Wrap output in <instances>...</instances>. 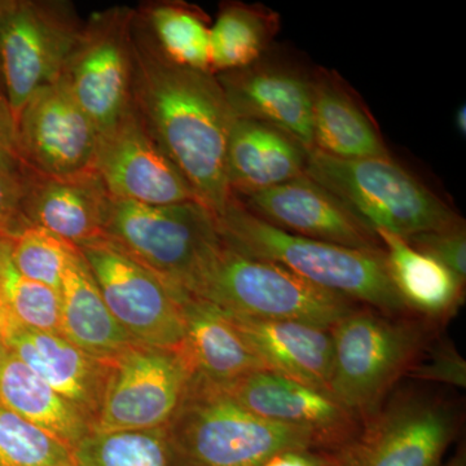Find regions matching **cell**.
<instances>
[{
  "mask_svg": "<svg viewBox=\"0 0 466 466\" xmlns=\"http://www.w3.org/2000/svg\"><path fill=\"white\" fill-rule=\"evenodd\" d=\"M389 271L404 305L416 317L441 325L458 314L465 285L447 267L410 247L404 238L376 231Z\"/></svg>",
  "mask_w": 466,
  "mask_h": 466,
  "instance_id": "d4e9b609",
  "label": "cell"
},
{
  "mask_svg": "<svg viewBox=\"0 0 466 466\" xmlns=\"http://www.w3.org/2000/svg\"><path fill=\"white\" fill-rule=\"evenodd\" d=\"M110 314L137 345L177 348L184 324L175 288L108 238L78 248Z\"/></svg>",
  "mask_w": 466,
  "mask_h": 466,
  "instance_id": "7c38bea8",
  "label": "cell"
},
{
  "mask_svg": "<svg viewBox=\"0 0 466 466\" xmlns=\"http://www.w3.org/2000/svg\"><path fill=\"white\" fill-rule=\"evenodd\" d=\"M308 152L272 126L235 118L227 146L229 192L244 196L296 179L305 174Z\"/></svg>",
  "mask_w": 466,
  "mask_h": 466,
  "instance_id": "7402d4cb",
  "label": "cell"
},
{
  "mask_svg": "<svg viewBox=\"0 0 466 466\" xmlns=\"http://www.w3.org/2000/svg\"><path fill=\"white\" fill-rule=\"evenodd\" d=\"M25 167L18 146L16 122L8 106H0V171L23 173Z\"/></svg>",
  "mask_w": 466,
  "mask_h": 466,
  "instance_id": "d590c367",
  "label": "cell"
},
{
  "mask_svg": "<svg viewBox=\"0 0 466 466\" xmlns=\"http://www.w3.org/2000/svg\"><path fill=\"white\" fill-rule=\"evenodd\" d=\"M456 127H458L459 133L465 135L466 133V108L465 106H460L455 116Z\"/></svg>",
  "mask_w": 466,
  "mask_h": 466,
  "instance_id": "60d3db41",
  "label": "cell"
},
{
  "mask_svg": "<svg viewBox=\"0 0 466 466\" xmlns=\"http://www.w3.org/2000/svg\"><path fill=\"white\" fill-rule=\"evenodd\" d=\"M183 290L231 314L300 321L327 330L361 306L283 266L242 256L220 238L204 254Z\"/></svg>",
  "mask_w": 466,
  "mask_h": 466,
  "instance_id": "277c9868",
  "label": "cell"
},
{
  "mask_svg": "<svg viewBox=\"0 0 466 466\" xmlns=\"http://www.w3.org/2000/svg\"><path fill=\"white\" fill-rule=\"evenodd\" d=\"M440 328L416 315L391 317L359 306L330 329L329 394L363 422L407 377Z\"/></svg>",
  "mask_w": 466,
  "mask_h": 466,
  "instance_id": "5b68a950",
  "label": "cell"
},
{
  "mask_svg": "<svg viewBox=\"0 0 466 466\" xmlns=\"http://www.w3.org/2000/svg\"><path fill=\"white\" fill-rule=\"evenodd\" d=\"M462 413L440 392L392 391L349 441L320 453L323 466H440L459 437Z\"/></svg>",
  "mask_w": 466,
  "mask_h": 466,
  "instance_id": "52a82bcc",
  "label": "cell"
},
{
  "mask_svg": "<svg viewBox=\"0 0 466 466\" xmlns=\"http://www.w3.org/2000/svg\"><path fill=\"white\" fill-rule=\"evenodd\" d=\"M84 24L72 3L18 0L0 29V69L15 122L34 92L60 78Z\"/></svg>",
  "mask_w": 466,
  "mask_h": 466,
  "instance_id": "9c48e42d",
  "label": "cell"
},
{
  "mask_svg": "<svg viewBox=\"0 0 466 466\" xmlns=\"http://www.w3.org/2000/svg\"><path fill=\"white\" fill-rule=\"evenodd\" d=\"M60 334L103 361H112L135 345L110 314L78 248L67 258L61 279Z\"/></svg>",
  "mask_w": 466,
  "mask_h": 466,
  "instance_id": "603a6c76",
  "label": "cell"
},
{
  "mask_svg": "<svg viewBox=\"0 0 466 466\" xmlns=\"http://www.w3.org/2000/svg\"><path fill=\"white\" fill-rule=\"evenodd\" d=\"M0 404L73 452L92 433L90 421L9 350L0 366Z\"/></svg>",
  "mask_w": 466,
  "mask_h": 466,
  "instance_id": "484cf974",
  "label": "cell"
},
{
  "mask_svg": "<svg viewBox=\"0 0 466 466\" xmlns=\"http://www.w3.org/2000/svg\"><path fill=\"white\" fill-rule=\"evenodd\" d=\"M8 106V101L5 96V84H3L2 69H0V106Z\"/></svg>",
  "mask_w": 466,
  "mask_h": 466,
  "instance_id": "b9f144b4",
  "label": "cell"
},
{
  "mask_svg": "<svg viewBox=\"0 0 466 466\" xmlns=\"http://www.w3.org/2000/svg\"><path fill=\"white\" fill-rule=\"evenodd\" d=\"M103 231L177 289H183L204 254L220 238L216 216L201 202L144 205L110 196Z\"/></svg>",
  "mask_w": 466,
  "mask_h": 466,
  "instance_id": "ba28073f",
  "label": "cell"
},
{
  "mask_svg": "<svg viewBox=\"0 0 466 466\" xmlns=\"http://www.w3.org/2000/svg\"><path fill=\"white\" fill-rule=\"evenodd\" d=\"M5 341L9 351L73 404L94 429L108 380L109 361L91 357L60 333L16 324L5 323Z\"/></svg>",
  "mask_w": 466,
  "mask_h": 466,
  "instance_id": "d6986e66",
  "label": "cell"
},
{
  "mask_svg": "<svg viewBox=\"0 0 466 466\" xmlns=\"http://www.w3.org/2000/svg\"><path fill=\"white\" fill-rule=\"evenodd\" d=\"M420 253L431 257L447 267L456 278L466 283V232L464 223L437 229V231L419 233L404 238Z\"/></svg>",
  "mask_w": 466,
  "mask_h": 466,
  "instance_id": "836d02e7",
  "label": "cell"
},
{
  "mask_svg": "<svg viewBox=\"0 0 466 466\" xmlns=\"http://www.w3.org/2000/svg\"><path fill=\"white\" fill-rule=\"evenodd\" d=\"M131 106L201 204L219 214L232 196L227 146L235 116L217 76L168 61L137 11Z\"/></svg>",
  "mask_w": 466,
  "mask_h": 466,
  "instance_id": "6da1fadb",
  "label": "cell"
},
{
  "mask_svg": "<svg viewBox=\"0 0 466 466\" xmlns=\"http://www.w3.org/2000/svg\"><path fill=\"white\" fill-rule=\"evenodd\" d=\"M16 125L26 167L47 175L91 170L99 131L63 79L34 92Z\"/></svg>",
  "mask_w": 466,
  "mask_h": 466,
  "instance_id": "5bb4252c",
  "label": "cell"
},
{
  "mask_svg": "<svg viewBox=\"0 0 466 466\" xmlns=\"http://www.w3.org/2000/svg\"><path fill=\"white\" fill-rule=\"evenodd\" d=\"M24 179L21 213L27 226L47 229L76 248L106 238L103 225L109 195L92 168L47 175L26 167Z\"/></svg>",
  "mask_w": 466,
  "mask_h": 466,
  "instance_id": "ac0fdd59",
  "label": "cell"
},
{
  "mask_svg": "<svg viewBox=\"0 0 466 466\" xmlns=\"http://www.w3.org/2000/svg\"><path fill=\"white\" fill-rule=\"evenodd\" d=\"M165 429L171 466H262L289 451L332 450L314 431L254 415L225 389L195 375Z\"/></svg>",
  "mask_w": 466,
  "mask_h": 466,
  "instance_id": "3957f363",
  "label": "cell"
},
{
  "mask_svg": "<svg viewBox=\"0 0 466 466\" xmlns=\"http://www.w3.org/2000/svg\"><path fill=\"white\" fill-rule=\"evenodd\" d=\"M92 170L110 198L118 200L144 205L201 202L133 106L116 124L100 131Z\"/></svg>",
  "mask_w": 466,
  "mask_h": 466,
  "instance_id": "4fadbf2b",
  "label": "cell"
},
{
  "mask_svg": "<svg viewBox=\"0 0 466 466\" xmlns=\"http://www.w3.org/2000/svg\"><path fill=\"white\" fill-rule=\"evenodd\" d=\"M216 76L235 118L263 122L289 135L306 150L314 149L311 76L262 58Z\"/></svg>",
  "mask_w": 466,
  "mask_h": 466,
  "instance_id": "2e32d148",
  "label": "cell"
},
{
  "mask_svg": "<svg viewBox=\"0 0 466 466\" xmlns=\"http://www.w3.org/2000/svg\"><path fill=\"white\" fill-rule=\"evenodd\" d=\"M443 466H466V447L464 443L460 444L452 458Z\"/></svg>",
  "mask_w": 466,
  "mask_h": 466,
  "instance_id": "f35d334b",
  "label": "cell"
},
{
  "mask_svg": "<svg viewBox=\"0 0 466 466\" xmlns=\"http://www.w3.org/2000/svg\"><path fill=\"white\" fill-rule=\"evenodd\" d=\"M407 377L465 389L466 361L449 339H434Z\"/></svg>",
  "mask_w": 466,
  "mask_h": 466,
  "instance_id": "d6a6232c",
  "label": "cell"
},
{
  "mask_svg": "<svg viewBox=\"0 0 466 466\" xmlns=\"http://www.w3.org/2000/svg\"><path fill=\"white\" fill-rule=\"evenodd\" d=\"M5 317H3L2 314H0V366H2L3 359L5 357V352H7V345H5Z\"/></svg>",
  "mask_w": 466,
  "mask_h": 466,
  "instance_id": "ab89813d",
  "label": "cell"
},
{
  "mask_svg": "<svg viewBox=\"0 0 466 466\" xmlns=\"http://www.w3.org/2000/svg\"><path fill=\"white\" fill-rule=\"evenodd\" d=\"M75 456L78 466H171L165 428L91 433Z\"/></svg>",
  "mask_w": 466,
  "mask_h": 466,
  "instance_id": "f546056e",
  "label": "cell"
},
{
  "mask_svg": "<svg viewBox=\"0 0 466 466\" xmlns=\"http://www.w3.org/2000/svg\"><path fill=\"white\" fill-rule=\"evenodd\" d=\"M223 312L267 370L329 394L330 330L300 321L263 320Z\"/></svg>",
  "mask_w": 466,
  "mask_h": 466,
  "instance_id": "ffe728a7",
  "label": "cell"
},
{
  "mask_svg": "<svg viewBox=\"0 0 466 466\" xmlns=\"http://www.w3.org/2000/svg\"><path fill=\"white\" fill-rule=\"evenodd\" d=\"M24 171H0V238H9L27 226L21 213L25 191Z\"/></svg>",
  "mask_w": 466,
  "mask_h": 466,
  "instance_id": "e575fe53",
  "label": "cell"
},
{
  "mask_svg": "<svg viewBox=\"0 0 466 466\" xmlns=\"http://www.w3.org/2000/svg\"><path fill=\"white\" fill-rule=\"evenodd\" d=\"M18 0H0V29L17 7Z\"/></svg>",
  "mask_w": 466,
  "mask_h": 466,
  "instance_id": "74e56055",
  "label": "cell"
},
{
  "mask_svg": "<svg viewBox=\"0 0 466 466\" xmlns=\"http://www.w3.org/2000/svg\"><path fill=\"white\" fill-rule=\"evenodd\" d=\"M311 81L314 149L345 159L390 157L376 125L339 76L319 70Z\"/></svg>",
  "mask_w": 466,
  "mask_h": 466,
  "instance_id": "cb8c5ba5",
  "label": "cell"
},
{
  "mask_svg": "<svg viewBox=\"0 0 466 466\" xmlns=\"http://www.w3.org/2000/svg\"><path fill=\"white\" fill-rule=\"evenodd\" d=\"M7 240L18 271L60 294L63 271L75 245L35 226L24 227Z\"/></svg>",
  "mask_w": 466,
  "mask_h": 466,
  "instance_id": "1f68e13d",
  "label": "cell"
},
{
  "mask_svg": "<svg viewBox=\"0 0 466 466\" xmlns=\"http://www.w3.org/2000/svg\"><path fill=\"white\" fill-rule=\"evenodd\" d=\"M220 388L254 415L276 424L309 429L323 437L332 450L349 441L361 425L359 417L328 392L267 370L251 372Z\"/></svg>",
  "mask_w": 466,
  "mask_h": 466,
  "instance_id": "e0dca14e",
  "label": "cell"
},
{
  "mask_svg": "<svg viewBox=\"0 0 466 466\" xmlns=\"http://www.w3.org/2000/svg\"><path fill=\"white\" fill-rule=\"evenodd\" d=\"M0 466H78L75 452L0 404Z\"/></svg>",
  "mask_w": 466,
  "mask_h": 466,
  "instance_id": "4dcf8cb0",
  "label": "cell"
},
{
  "mask_svg": "<svg viewBox=\"0 0 466 466\" xmlns=\"http://www.w3.org/2000/svg\"><path fill=\"white\" fill-rule=\"evenodd\" d=\"M220 240L242 256L283 266L325 290L391 317L413 315L392 283L385 250L351 249L284 231L233 196L216 216Z\"/></svg>",
  "mask_w": 466,
  "mask_h": 466,
  "instance_id": "7a4b0ae2",
  "label": "cell"
},
{
  "mask_svg": "<svg viewBox=\"0 0 466 466\" xmlns=\"http://www.w3.org/2000/svg\"><path fill=\"white\" fill-rule=\"evenodd\" d=\"M262 466H323L320 453L289 451L279 453Z\"/></svg>",
  "mask_w": 466,
  "mask_h": 466,
  "instance_id": "8d00e7d4",
  "label": "cell"
},
{
  "mask_svg": "<svg viewBox=\"0 0 466 466\" xmlns=\"http://www.w3.org/2000/svg\"><path fill=\"white\" fill-rule=\"evenodd\" d=\"M233 198L254 216L294 235L351 249L385 250L375 229L306 174Z\"/></svg>",
  "mask_w": 466,
  "mask_h": 466,
  "instance_id": "9a60e30c",
  "label": "cell"
},
{
  "mask_svg": "<svg viewBox=\"0 0 466 466\" xmlns=\"http://www.w3.org/2000/svg\"><path fill=\"white\" fill-rule=\"evenodd\" d=\"M161 54L188 69L211 72L210 25L200 9L182 2L149 3L137 9Z\"/></svg>",
  "mask_w": 466,
  "mask_h": 466,
  "instance_id": "83f0119b",
  "label": "cell"
},
{
  "mask_svg": "<svg viewBox=\"0 0 466 466\" xmlns=\"http://www.w3.org/2000/svg\"><path fill=\"white\" fill-rule=\"evenodd\" d=\"M175 293L184 324L179 349L192 375L226 386L242 376L266 370L222 309L183 289L175 288Z\"/></svg>",
  "mask_w": 466,
  "mask_h": 466,
  "instance_id": "44dd1931",
  "label": "cell"
},
{
  "mask_svg": "<svg viewBox=\"0 0 466 466\" xmlns=\"http://www.w3.org/2000/svg\"><path fill=\"white\" fill-rule=\"evenodd\" d=\"M192 370L177 348L130 346L109 361L92 433L165 428L177 412Z\"/></svg>",
  "mask_w": 466,
  "mask_h": 466,
  "instance_id": "8fae6325",
  "label": "cell"
},
{
  "mask_svg": "<svg viewBox=\"0 0 466 466\" xmlns=\"http://www.w3.org/2000/svg\"><path fill=\"white\" fill-rule=\"evenodd\" d=\"M280 27L278 14L262 5L231 3L210 26L213 75L253 66L263 57Z\"/></svg>",
  "mask_w": 466,
  "mask_h": 466,
  "instance_id": "4316f807",
  "label": "cell"
},
{
  "mask_svg": "<svg viewBox=\"0 0 466 466\" xmlns=\"http://www.w3.org/2000/svg\"><path fill=\"white\" fill-rule=\"evenodd\" d=\"M305 174L375 231L408 238L462 223L449 205L390 157L345 159L312 149Z\"/></svg>",
  "mask_w": 466,
  "mask_h": 466,
  "instance_id": "8992f818",
  "label": "cell"
},
{
  "mask_svg": "<svg viewBox=\"0 0 466 466\" xmlns=\"http://www.w3.org/2000/svg\"><path fill=\"white\" fill-rule=\"evenodd\" d=\"M0 314L7 323L60 333V294L18 271L7 238H0Z\"/></svg>",
  "mask_w": 466,
  "mask_h": 466,
  "instance_id": "f1b7e54d",
  "label": "cell"
},
{
  "mask_svg": "<svg viewBox=\"0 0 466 466\" xmlns=\"http://www.w3.org/2000/svg\"><path fill=\"white\" fill-rule=\"evenodd\" d=\"M135 16L122 5L92 15L60 76L99 133L131 108Z\"/></svg>",
  "mask_w": 466,
  "mask_h": 466,
  "instance_id": "30bf717a",
  "label": "cell"
}]
</instances>
